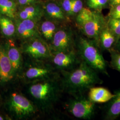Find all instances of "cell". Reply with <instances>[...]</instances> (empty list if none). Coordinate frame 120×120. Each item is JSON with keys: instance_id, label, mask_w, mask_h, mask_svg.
I'll return each instance as SVG.
<instances>
[{"instance_id": "obj_3", "label": "cell", "mask_w": 120, "mask_h": 120, "mask_svg": "<svg viewBox=\"0 0 120 120\" xmlns=\"http://www.w3.org/2000/svg\"><path fill=\"white\" fill-rule=\"evenodd\" d=\"M60 89L56 82L45 81L30 86L29 93L40 109L48 110L57 101Z\"/></svg>"}, {"instance_id": "obj_24", "label": "cell", "mask_w": 120, "mask_h": 120, "mask_svg": "<svg viewBox=\"0 0 120 120\" xmlns=\"http://www.w3.org/2000/svg\"><path fill=\"white\" fill-rule=\"evenodd\" d=\"M110 53L111 60L110 66L112 69H114L120 73V52L114 49L109 50Z\"/></svg>"}, {"instance_id": "obj_23", "label": "cell", "mask_w": 120, "mask_h": 120, "mask_svg": "<svg viewBox=\"0 0 120 120\" xmlns=\"http://www.w3.org/2000/svg\"><path fill=\"white\" fill-rule=\"evenodd\" d=\"M94 12L90 9L83 8L82 10L78 13L76 18V22L78 26H80L84 22L88 21L94 15Z\"/></svg>"}, {"instance_id": "obj_13", "label": "cell", "mask_w": 120, "mask_h": 120, "mask_svg": "<svg viewBox=\"0 0 120 120\" xmlns=\"http://www.w3.org/2000/svg\"><path fill=\"white\" fill-rule=\"evenodd\" d=\"M114 94V97L108 102L105 107V120H115L120 116V88L116 91Z\"/></svg>"}, {"instance_id": "obj_27", "label": "cell", "mask_w": 120, "mask_h": 120, "mask_svg": "<svg viewBox=\"0 0 120 120\" xmlns=\"http://www.w3.org/2000/svg\"><path fill=\"white\" fill-rule=\"evenodd\" d=\"M109 17L120 19V4L112 7L109 13Z\"/></svg>"}, {"instance_id": "obj_19", "label": "cell", "mask_w": 120, "mask_h": 120, "mask_svg": "<svg viewBox=\"0 0 120 120\" xmlns=\"http://www.w3.org/2000/svg\"><path fill=\"white\" fill-rule=\"evenodd\" d=\"M50 73L48 68L34 67L28 69L25 73L26 77L29 79H36L45 77Z\"/></svg>"}, {"instance_id": "obj_21", "label": "cell", "mask_w": 120, "mask_h": 120, "mask_svg": "<svg viewBox=\"0 0 120 120\" xmlns=\"http://www.w3.org/2000/svg\"><path fill=\"white\" fill-rule=\"evenodd\" d=\"M56 27L52 22L47 21L43 22L41 27V30L44 37L48 40L52 39L56 31Z\"/></svg>"}, {"instance_id": "obj_17", "label": "cell", "mask_w": 120, "mask_h": 120, "mask_svg": "<svg viewBox=\"0 0 120 120\" xmlns=\"http://www.w3.org/2000/svg\"><path fill=\"white\" fill-rule=\"evenodd\" d=\"M0 29L2 34L7 37L13 36L16 27L10 18L0 13Z\"/></svg>"}, {"instance_id": "obj_2", "label": "cell", "mask_w": 120, "mask_h": 120, "mask_svg": "<svg viewBox=\"0 0 120 120\" xmlns=\"http://www.w3.org/2000/svg\"><path fill=\"white\" fill-rule=\"evenodd\" d=\"M77 53L82 60L98 73L109 76L106 60L98 44L94 40L80 37L77 43Z\"/></svg>"}, {"instance_id": "obj_12", "label": "cell", "mask_w": 120, "mask_h": 120, "mask_svg": "<svg viewBox=\"0 0 120 120\" xmlns=\"http://www.w3.org/2000/svg\"><path fill=\"white\" fill-rule=\"evenodd\" d=\"M114 96V94H112L105 88L94 86L89 90L88 97L91 101L96 104L107 103Z\"/></svg>"}, {"instance_id": "obj_18", "label": "cell", "mask_w": 120, "mask_h": 120, "mask_svg": "<svg viewBox=\"0 0 120 120\" xmlns=\"http://www.w3.org/2000/svg\"><path fill=\"white\" fill-rule=\"evenodd\" d=\"M16 4L13 0H0V13L10 18L16 16Z\"/></svg>"}, {"instance_id": "obj_7", "label": "cell", "mask_w": 120, "mask_h": 120, "mask_svg": "<svg viewBox=\"0 0 120 120\" xmlns=\"http://www.w3.org/2000/svg\"><path fill=\"white\" fill-rule=\"evenodd\" d=\"M52 47L55 52L75 50L71 32L65 29L57 31L52 38Z\"/></svg>"}, {"instance_id": "obj_26", "label": "cell", "mask_w": 120, "mask_h": 120, "mask_svg": "<svg viewBox=\"0 0 120 120\" xmlns=\"http://www.w3.org/2000/svg\"><path fill=\"white\" fill-rule=\"evenodd\" d=\"M83 8V3L82 0H72L71 15L77 14Z\"/></svg>"}, {"instance_id": "obj_9", "label": "cell", "mask_w": 120, "mask_h": 120, "mask_svg": "<svg viewBox=\"0 0 120 120\" xmlns=\"http://www.w3.org/2000/svg\"><path fill=\"white\" fill-rule=\"evenodd\" d=\"M77 54L75 50L68 52H56L53 56V62L60 69H72L75 65L80 63Z\"/></svg>"}, {"instance_id": "obj_4", "label": "cell", "mask_w": 120, "mask_h": 120, "mask_svg": "<svg viewBox=\"0 0 120 120\" xmlns=\"http://www.w3.org/2000/svg\"><path fill=\"white\" fill-rule=\"evenodd\" d=\"M67 105L69 112L74 117L82 119L90 120L94 115L95 103L81 94L76 95Z\"/></svg>"}, {"instance_id": "obj_30", "label": "cell", "mask_w": 120, "mask_h": 120, "mask_svg": "<svg viewBox=\"0 0 120 120\" xmlns=\"http://www.w3.org/2000/svg\"><path fill=\"white\" fill-rule=\"evenodd\" d=\"M113 49L120 52V37L117 39Z\"/></svg>"}, {"instance_id": "obj_25", "label": "cell", "mask_w": 120, "mask_h": 120, "mask_svg": "<svg viewBox=\"0 0 120 120\" xmlns=\"http://www.w3.org/2000/svg\"><path fill=\"white\" fill-rule=\"evenodd\" d=\"M89 8L98 11L105 8L109 4V0H86Z\"/></svg>"}, {"instance_id": "obj_14", "label": "cell", "mask_w": 120, "mask_h": 120, "mask_svg": "<svg viewBox=\"0 0 120 120\" xmlns=\"http://www.w3.org/2000/svg\"><path fill=\"white\" fill-rule=\"evenodd\" d=\"M116 41V37L106 24L101 30L99 36V46L100 49L101 51H109L113 48Z\"/></svg>"}, {"instance_id": "obj_22", "label": "cell", "mask_w": 120, "mask_h": 120, "mask_svg": "<svg viewBox=\"0 0 120 120\" xmlns=\"http://www.w3.org/2000/svg\"><path fill=\"white\" fill-rule=\"evenodd\" d=\"M106 24L117 40L120 37V19L109 17Z\"/></svg>"}, {"instance_id": "obj_11", "label": "cell", "mask_w": 120, "mask_h": 120, "mask_svg": "<svg viewBox=\"0 0 120 120\" xmlns=\"http://www.w3.org/2000/svg\"><path fill=\"white\" fill-rule=\"evenodd\" d=\"M15 74L7 55L5 45H0V82H7L13 79Z\"/></svg>"}, {"instance_id": "obj_31", "label": "cell", "mask_w": 120, "mask_h": 120, "mask_svg": "<svg viewBox=\"0 0 120 120\" xmlns=\"http://www.w3.org/2000/svg\"><path fill=\"white\" fill-rule=\"evenodd\" d=\"M120 4V0H117L116 1V5Z\"/></svg>"}, {"instance_id": "obj_20", "label": "cell", "mask_w": 120, "mask_h": 120, "mask_svg": "<svg viewBox=\"0 0 120 120\" xmlns=\"http://www.w3.org/2000/svg\"><path fill=\"white\" fill-rule=\"evenodd\" d=\"M45 9L48 15L52 18L56 20L64 19V14L62 10L56 4L49 3L46 5Z\"/></svg>"}, {"instance_id": "obj_15", "label": "cell", "mask_w": 120, "mask_h": 120, "mask_svg": "<svg viewBox=\"0 0 120 120\" xmlns=\"http://www.w3.org/2000/svg\"><path fill=\"white\" fill-rule=\"evenodd\" d=\"M5 45L7 55L15 75L22 67V56L20 52L12 41H9Z\"/></svg>"}, {"instance_id": "obj_29", "label": "cell", "mask_w": 120, "mask_h": 120, "mask_svg": "<svg viewBox=\"0 0 120 120\" xmlns=\"http://www.w3.org/2000/svg\"><path fill=\"white\" fill-rule=\"evenodd\" d=\"M36 0H18L19 4L22 6H28L34 4Z\"/></svg>"}, {"instance_id": "obj_1", "label": "cell", "mask_w": 120, "mask_h": 120, "mask_svg": "<svg viewBox=\"0 0 120 120\" xmlns=\"http://www.w3.org/2000/svg\"><path fill=\"white\" fill-rule=\"evenodd\" d=\"M94 69L82 60L76 68L64 71L61 86L66 92L73 94H81L103 81Z\"/></svg>"}, {"instance_id": "obj_32", "label": "cell", "mask_w": 120, "mask_h": 120, "mask_svg": "<svg viewBox=\"0 0 120 120\" xmlns=\"http://www.w3.org/2000/svg\"><path fill=\"white\" fill-rule=\"evenodd\" d=\"M4 120V118H3V117L2 116H0V120Z\"/></svg>"}, {"instance_id": "obj_6", "label": "cell", "mask_w": 120, "mask_h": 120, "mask_svg": "<svg viewBox=\"0 0 120 120\" xmlns=\"http://www.w3.org/2000/svg\"><path fill=\"white\" fill-rule=\"evenodd\" d=\"M106 21L100 12H94L89 20L79 26L83 34L88 38L94 40L99 45V36Z\"/></svg>"}, {"instance_id": "obj_5", "label": "cell", "mask_w": 120, "mask_h": 120, "mask_svg": "<svg viewBox=\"0 0 120 120\" xmlns=\"http://www.w3.org/2000/svg\"><path fill=\"white\" fill-rule=\"evenodd\" d=\"M9 106L13 115L19 119L30 117L36 111L34 105L28 99L17 93L11 95Z\"/></svg>"}, {"instance_id": "obj_28", "label": "cell", "mask_w": 120, "mask_h": 120, "mask_svg": "<svg viewBox=\"0 0 120 120\" xmlns=\"http://www.w3.org/2000/svg\"><path fill=\"white\" fill-rule=\"evenodd\" d=\"M62 8L69 15H71L72 0H64L62 3Z\"/></svg>"}, {"instance_id": "obj_8", "label": "cell", "mask_w": 120, "mask_h": 120, "mask_svg": "<svg viewBox=\"0 0 120 120\" xmlns=\"http://www.w3.org/2000/svg\"><path fill=\"white\" fill-rule=\"evenodd\" d=\"M23 48V51L31 57L36 58H47L51 56V52L48 45L40 39H32Z\"/></svg>"}, {"instance_id": "obj_10", "label": "cell", "mask_w": 120, "mask_h": 120, "mask_svg": "<svg viewBox=\"0 0 120 120\" xmlns=\"http://www.w3.org/2000/svg\"><path fill=\"white\" fill-rule=\"evenodd\" d=\"M16 30L18 35L23 39H32L38 35L36 21L30 19L17 21Z\"/></svg>"}, {"instance_id": "obj_16", "label": "cell", "mask_w": 120, "mask_h": 120, "mask_svg": "<svg viewBox=\"0 0 120 120\" xmlns=\"http://www.w3.org/2000/svg\"><path fill=\"white\" fill-rule=\"evenodd\" d=\"M41 9L38 6L30 5L26 7L18 13V16L20 20L30 19L36 21L41 17Z\"/></svg>"}]
</instances>
